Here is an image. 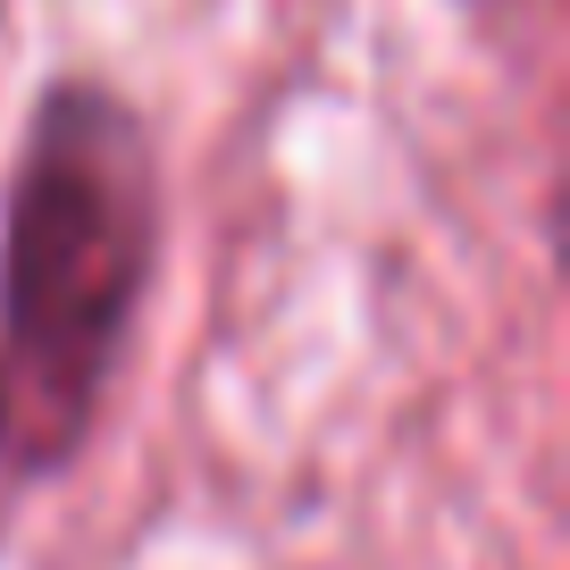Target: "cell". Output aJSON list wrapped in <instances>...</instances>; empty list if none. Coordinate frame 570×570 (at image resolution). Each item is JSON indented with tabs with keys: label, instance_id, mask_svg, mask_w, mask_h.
Returning <instances> with one entry per match:
<instances>
[{
	"label": "cell",
	"instance_id": "obj_1",
	"mask_svg": "<svg viewBox=\"0 0 570 570\" xmlns=\"http://www.w3.org/2000/svg\"><path fill=\"white\" fill-rule=\"evenodd\" d=\"M160 151L101 76L42 85L0 194V470L59 479L92 445L160 277Z\"/></svg>",
	"mask_w": 570,
	"mask_h": 570
}]
</instances>
